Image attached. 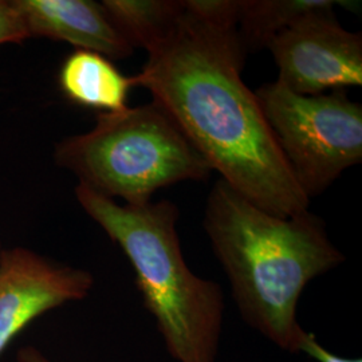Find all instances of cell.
I'll return each mask as SVG.
<instances>
[{
	"label": "cell",
	"mask_w": 362,
	"mask_h": 362,
	"mask_svg": "<svg viewBox=\"0 0 362 362\" xmlns=\"http://www.w3.org/2000/svg\"><path fill=\"white\" fill-rule=\"evenodd\" d=\"M204 230L242 320L278 349L297 354L305 332L299 298L313 279L345 260L324 220L309 211L272 215L219 179L208 194Z\"/></svg>",
	"instance_id": "obj_2"
},
{
	"label": "cell",
	"mask_w": 362,
	"mask_h": 362,
	"mask_svg": "<svg viewBox=\"0 0 362 362\" xmlns=\"http://www.w3.org/2000/svg\"><path fill=\"white\" fill-rule=\"evenodd\" d=\"M54 161L79 185L129 206H143L158 189L212 173L204 157L153 101L115 113H98L93 129L65 137Z\"/></svg>",
	"instance_id": "obj_4"
},
{
	"label": "cell",
	"mask_w": 362,
	"mask_h": 362,
	"mask_svg": "<svg viewBox=\"0 0 362 362\" xmlns=\"http://www.w3.org/2000/svg\"><path fill=\"white\" fill-rule=\"evenodd\" d=\"M18 361L19 362H52L43 353H40L34 346H26L18 351Z\"/></svg>",
	"instance_id": "obj_14"
},
{
	"label": "cell",
	"mask_w": 362,
	"mask_h": 362,
	"mask_svg": "<svg viewBox=\"0 0 362 362\" xmlns=\"http://www.w3.org/2000/svg\"><path fill=\"white\" fill-rule=\"evenodd\" d=\"M334 0H240L236 33L245 52L267 49L285 28L306 13L334 8Z\"/></svg>",
	"instance_id": "obj_10"
},
{
	"label": "cell",
	"mask_w": 362,
	"mask_h": 362,
	"mask_svg": "<svg viewBox=\"0 0 362 362\" xmlns=\"http://www.w3.org/2000/svg\"><path fill=\"white\" fill-rule=\"evenodd\" d=\"M27 39L26 28L11 0H0V45L23 43Z\"/></svg>",
	"instance_id": "obj_12"
},
{
	"label": "cell",
	"mask_w": 362,
	"mask_h": 362,
	"mask_svg": "<svg viewBox=\"0 0 362 362\" xmlns=\"http://www.w3.org/2000/svg\"><path fill=\"white\" fill-rule=\"evenodd\" d=\"M28 38L66 42L105 55L112 61L130 57L134 49L117 31L101 3L93 0H11Z\"/></svg>",
	"instance_id": "obj_8"
},
{
	"label": "cell",
	"mask_w": 362,
	"mask_h": 362,
	"mask_svg": "<svg viewBox=\"0 0 362 362\" xmlns=\"http://www.w3.org/2000/svg\"><path fill=\"white\" fill-rule=\"evenodd\" d=\"M294 179L309 197L362 161V106L344 90L302 95L279 81L255 91Z\"/></svg>",
	"instance_id": "obj_5"
},
{
	"label": "cell",
	"mask_w": 362,
	"mask_h": 362,
	"mask_svg": "<svg viewBox=\"0 0 362 362\" xmlns=\"http://www.w3.org/2000/svg\"><path fill=\"white\" fill-rule=\"evenodd\" d=\"M58 83L70 103L101 113L127 109L133 88L132 77L124 76L112 59L88 50H76L66 57Z\"/></svg>",
	"instance_id": "obj_9"
},
{
	"label": "cell",
	"mask_w": 362,
	"mask_h": 362,
	"mask_svg": "<svg viewBox=\"0 0 362 362\" xmlns=\"http://www.w3.org/2000/svg\"><path fill=\"white\" fill-rule=\"evenodd\" d=\"M94 286L90 272L25 247L0 252V358L28 325L47 311L82 300Z\"/></svg>",
	"instance_id": "obj_7"
},
{
	"label": "cell",
	"mask_w": 362,
	"mask_h": 362,
	"mask_svg": "<svg viewBox=\"0 0 362 362\" xmlns=\"http://www.w3.org/2000/svg\"><path fill=\"white\" fill-rule=\"evenodd\" d=\"M245 59L236 27L203 21L182 6L132 85L151 93L221 180L259 208L290 218L309 211L310 200L288 168L255 91L242 79Z\"/></svg>",
	"instance_id": "obj_1"
},
{
	"label": "cell",
	"mask_w": 362,
	"mask_h": 362,
	"mask_svg": "<svg viewBox=\"0 0 362 362\" xmlns=\"http://www.w3.org/2000/svg\"><path fill=\"white\" fill-rule=\"evenodd\" d=\"M279 81L302 95L362 85V35L337 21L334 8L297 19L269 43Z\"/></svg>",
	"instance_id": "obj_6"
},
{
	"label": "cell",
	"mask_w": 362,
	"mask_h": 362,
	"mask_svg": "<svg viewBox=\"0 0 362 362\" xmlns=\"http://www.w3.org/2000/svg\"><path fill=\"white\" fill-rule=\"evenodd\" d=\"M298 353H303L317 362H362L361 358H345L322 346L315 334L303 332L298 341Z\"/></svg>",
	"instance_id": "obj_13"
},
{
	"label": "cell",
	"mask_w": 362,
	"mask_h": 362,
	"mask_svg": "<svg viewBox=\"0 0 362 362\" xmlns=\"http://www.w3.org/2000/svg\"><path fill=\"white\" fill-rule=\"evenodd\" d=\"M82 209L124 251L136 272L145 309L170 357L177 362H216L224 321L220 285L187 264L177 233L179 209L169 202L118 204L78 184Z\"/></svg>",
	"instance_id": "obj_3"
},
{
	"label": "cell",
	"mask_w": 362,
	"mask_h": 362,
	"mask_svg": "<svg viewBox=\"0 0 362 362\" xmlns=\"http://www.w3.org/2000/svg\"><path fill=\"white\" fill-rule=\"evenodd\" d=\"M105 13L133 49L149 52L165 38L179 19V0H104Z\"/></svg>",
	"instance_id": "obj_11"
},
{
	"label": "cell",
	"mask_w": 362,
	"mask_h": 362,
	"mask_svg": "<svg viewBox=\"0 0 362 362\" xmlns=\"http://www.w3.org/2000/svg\"><path fill=\"white\" fill-rule=\"evenodd\" d=\"M1 250H3V248H1V245H0V252H1Z\"/></svg>",
	"instance_id": "obj_15"
}]
</instances>
